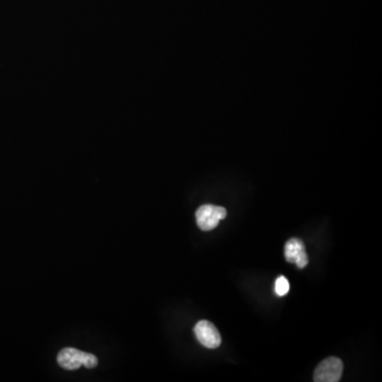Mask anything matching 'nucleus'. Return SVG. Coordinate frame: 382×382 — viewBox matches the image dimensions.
<instances>
[{
    "label": "nucleus",
    "mask_w": 382,
    "mask_h": 382,
    "mask_svg": "<svg viewBox=\"0 0 382 382\" xmlns=\"http://www.w3.org/2000/svg\"><path fill=\"white\" fill-rule=\"evenodd\" d=\"M343 374V362L336 357L327 358L318 364L314 372L313 381L338 382Z\"/></svg>",
    "instance_id": "3"
},
{
    "label": "nucleus",
    "mask_w": 382,
    "mask_h": 382,
    "mask_svg": "<svg viewBox=\"0 0 382 382\" xmlns=\"http://www.w3.org/2000/svg\"><path fill=\"white\" fill-rule=\"evenodd\" d=\"M194 334H196L198 341L205 347L215 349L220 346V334H219L216 326L210 323V321L203 320L197 323L196 327H194Z\"/></svg>",
    "instance_id": "4"
},
{
    "label": "nucleus",
    "mask_w": 382,
    "mask_h": 382,
    "mask_svg": "<svg viewBox=\"0 0 382 382\" xmlns=\"http://www.w3.org/2000/svg\"><path fill=\"white\" fill-rule=\"evenodd\" d=\"M226 215H228V212L224 207L203 205V206L199 207L196 212L199 228L204 232L214 230L218 226L220 220L226 218Z\"/></svg>",
    "instance_id": "2"
},
{
    "label": "nucleus",
    "mask_w": 382,
    "mask_h": 382,
    "mask_svg": "<svg viewBox=\"0 0 382 382\" xmlns=\"http://www.w3.org/2000/svg\"><path fill=\"white\" fill-rule=\"evenodd\" d=\"M284 257L286 262H295L300 269H304L309 262L305 244L298 238H292L284 246Z\"/></svg>",
    "instance_id": "5"
},
{
    "label": "nucleus",
    "mask_w": 382,
    "mask_h": 382,
    "mask_svg": "<svg viewBox=\"0 0 382 382\" xmlns=\"http://www.w3.org/2000/svg\"><path fill=\"white\" fill-rule=\"evenodd\" d=\"M290 284L284 276H280L275 282V292L278 295L284 296L288 294Z\"/></svg>",
    "instance_id": "6"
},
{
    "label": "nucleus",
    "mask_w": 382,
    "mask_h": 382,
    "mask_svg": "<svg viewBox=\"0 0 382 382\" xmlns=\"http://www.w3.org/2000/svg\"><path fill=\"white\" fill-rule=\"evenodd\" d=\"M57 363L67 371H75L82 365L87 369H93L98 365V358L93 354L84 353L73 347H66L63 348L57 355Z\"/></svg>",
    "instance_id": "1"
}]
</instances>
